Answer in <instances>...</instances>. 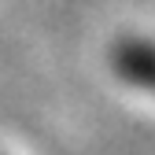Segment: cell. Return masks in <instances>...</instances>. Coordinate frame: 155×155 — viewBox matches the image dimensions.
Masks as SVG:
<instances>
[{"mask_svg": "<svg viewBox=\"0 0 155 155\" xmlns=\"http://www.w3.org/2000/svg\"><path fill=\"white\" fill-rule=\"evenodd\" d=\"M114 63H118V74H122V78H129L133 85H144V89L155 92V48H151V45L129 41V45L118 48Z\"/></svg>", "mask_w": 155, "mask_h": 155, "instance_id": "6da1fadb", "label": "cell"}]
</instances>
